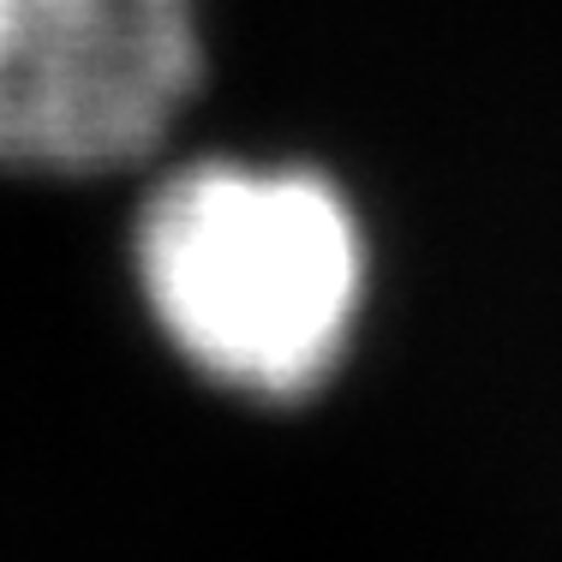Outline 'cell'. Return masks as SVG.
<instances>
[{
    "instance_id": "6da1fadb",
    "label": "cell",
    "mask_w": 562,
    "mask_h": 562,
    "mask_svg": "<svg viewBox=\"0 0 562 562\" xmlns=\"http://www.w3.org/2000/svg\"><path fill=\"white\" fill-rule=\"evenodd\" d=\"M138 281L204 378L258 401H300L353 347L366 239L324 173L198 162L144 204Z\"/></svg>"
},
{
    "instance_id": "7a4b0ae2",
    "label": "cell",
    "mask_w": 562,
    "mask_h": 562,
    "mask_svg": "<svg viewBox=\"0 0 562 562\" xmlns=\"http://www.w3.org/2000/svg\"><path fill=\"white\" fill-rule=\"evenodd\" d=\"M198 78V0H0V168L138 162Z\"/></svg>"
}]
</instances>
